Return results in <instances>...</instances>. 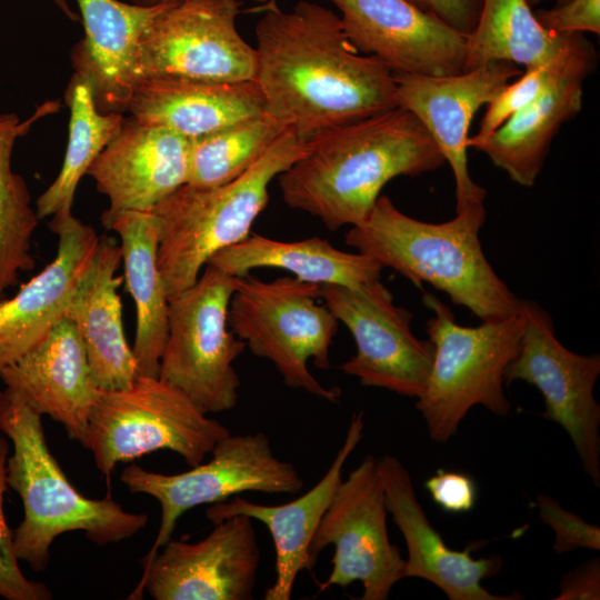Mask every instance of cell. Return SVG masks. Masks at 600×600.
<instances>
[{
	"instance_id": "cell-13",
	"label": "cell",
	"mask_w": 600,
	"mask_h": 600,
	"mask_svg": "<svg viewBox=\"0 0 600 600\" xmlns=\"http://www.w3.org/2000/svg\"><path fill=\"white\" fill-rule=\"evenodd\" d=\"M238 0H178L140 38L136 71L212 81H256L257 51L239 33Z\"/></svg>"
},
{
	"instance_id": "cell-5",
	"label": "cell",
	"mask_w": 600,
	"mask_h": 600,
	"mask_svg": "<svg viewBox=\"0 0 600 600\" xmlns=\"http://www.w3.org/2000/svg\"><path fill=\"white\" fill-rule=\"evenodd\" d=\"M293 128L234 180L211 188L182 184L153 209L158 226V266L171 298L191 287L210 258L250 234L269 201V184L306 150Z\"/></svg>"
},
{
	"instance_id": "cell-6",
	"label": "cell",
	"mask_w": 600,
	"mask_h": 600,
	"mask_svg": "<svg viewBox=\"0 0 600 600\" xmlns=\"http://www.w3.org/2000/svg\"><path fill=\"white\" fill-rule=\"evenodd\" d=\"M423 303L433 316L426 331L433 344L432 368L416 408L429 437L446 443L457 434L461 421L474 406L496 416L511 410L503 384L504 371L517 353L523 330L520 310L503 319L460 326L453 312L434 294L424 292Z\"/></svg>"
},
{
	"instance_id": "cell-7",
	"label": "cell",
	"mask_w": 600,
	"mask_h": 600,
	"mask_svg": "<svg viewBox=\"0 0 600 600\" xmlns=\"http://www.w3.org/2000/svg\"><path fill=\"white\" fill-rule=\"evenodd\" d=\"M320 300V284L293 276L264 281L248 273L236 277L228 324L254 356L274 364L286 386L338 402L340 389L324 387L308 368L310 359L322 370L330 368L339 326Z\"/></svg>"
},
{
	"instance_id": "cell-32",
	"label": "cell",
	"mask_w": 600,
	"mask_h": 600,
	"mask_svg": "<svg viewBox=\"0 0 600 600\" xmlns=\"http://www.w3.org/2000/svg\"><path fill=\"white\" fill-rule=\"evenodd\" d=\"M289 128L264 112L190 139L187 183L211 188L234 180L253 166Z\"/></svg>"
},
{
	"instance_id": "cell-25",
	"label": "cell",
	"mask_w": 600,
	"mask_h": 600,
	"mask_svg": "<svg viewBox=\"0 0 600 600\" xmlns=\"http://www.w3.org/2000/svg\"><path fill=\"white\" fill-rule=\"evenodd\" d=\"M127 110L147 124L188 139L204 136L264 113L257 81H212L173 76L138 81Z\"/></svg>"
},
{
	"instance_id": "cell-29",
	"label": "cell",
	"mask_w": 600,
	"mask_h": 600,
	"mask_svg": "<svg viewBox=\"0 0 600 600\" xmlns=\"http://www.w3.org/2000/svg\"><path fill=\"white\" fill-rule=\"evenodd\" d=\"M66 102L70 109L67 150L57 178L36 201L40 220L71 213L80 179L126 120L121 112H101L90 81L79 73L69 82Z\"/></svg>"
},
{
	"instance_id": "cell-36",
	"label": "cell",
	"mask_w": 600,
	"mask_h": 600,
	"mask_svg": "<svg viewBox=\"0 0 600 600\" xmlns=\"http://www.w3.org/2000/svg\"><path fill=\"white\" fill-rule=\"evenodd\" d=\"M540 26L554 34L600 33V0H569L534 12Z\"/></svg>"
},
{
	"instance_id": "cell-43",
	"label": "cell",
	"mask_w": 600,
	"mask_h": 600,
	"mask_svg": "<svg viewBox=\"0 0 600 600\" xmlns=\"http://www.w3.org/2000/svg\"><path fill=\"white\" fill-rule=\"evenodd\" d=\"M1 324V323H0Z\"/></svg>"
},
{
	"instance_id": "cell-40",
	"label": "cell",
	"mask_w": 600,
	"mask_h": 600,
	"mask_svg": "<svg viewBox=\"0 0 600 600\" xmlns=\"http://www.w3.org/2000/svg\"><path fill=\"white\" fill-rule=\"evenodd\" d=\"M58 8L71 20L76 21L78 20V16L72 11V9L68 6L66 0H51Z\"/></svg>"
},
{
	"instance_id": "cell-33",
	"label": "cell",
	"mask_w": 600,
	"mask_h": 600,
	"mask_svg": "<svg viewBox=\"0 0 600 600\" xmlns=\"http://www.w3.org/2000/svg\"><path fill=\"white\" fill-rule=\"evenodd\" d=\"M581 33L564 34L558 52L544 63L526 69L512 83H508L488 104L478 132L469 138L474 147L493 133L512 114L538 99L561 74Z\"/></svg>"
},
{
	"instance_id": "cell-16",
	"label": "cell",
	"mask_w": 600,
	"mask_h": 600,
	"mask_svg": "<svg viewBox=\"0 0 600 600\" xmlns=\"http://www.w3.org/2000/svg\"><path fill=\"white\" fill-rule=\"evenodd\" d=\"M521 74L518 64L497 60L453 76L393 73L396 102L428 130L454 179L456 210L483 202L487 191L468 170L469 129L478 110L489 104L509 81Z\"/></svg>"
},
{
	"instance_id": "cell-39",
	"label": "cell",
	"mask_w": 600,
	"mask_h": 600,
	"mask_svg": "<svg viewBox=\"0 0 600 600\" xmlns=\"http://www.w3.org/2000/svg\"><path fill=\"white\" fill-rule=\"evenodd\" d=\"M556 600H599L600 558H592L568 571L560 580Z\"/></svg>"
},
{
	"instance_id": "cell-8",
	"label": "cell",
	"mask_w": 600,
	"mask_h": 600,
	"mask_svg": "<svg viewBox=\"0 0 600 600\" xmlns=\"http://www.w3.org/2000/svg\"><path fill=\"white\" fill-rule=\"evenodd\" d=\"M229 433L177 388L139 376L128 388L99 390L81 444L109 477L119 462L162 449L197 466Z\"/></svg>"
},
{
	"instance_id": "cell-4",
	"label": "cell",
	"mask_w": 600,
	"mask_h": 600,
	"mask_svg": "<svg viewBox=\"0 0 600 600\" xmlns=\"http://www.w3.org/2000/svg\"><path fill=\"white\" fill-rule=\"evenodd\" d=\"M0 431L13 444L7 484L23 506V520L13 532L14 550L33 570L47 568L50 547L64 532L80 530L104 546L128 539L147 524L146 513L127 512L110 496H82L51 454L41 416L6 390L0 391Z\"/></svg>"
},
{
	"instance_id": "cell-3",
	"label": "cell",
	"mask_w": 600,
	"mask_h": 600,
	"mask_svg": "<svg viewBox=\"0 0 600 600\" xmlns=\"http://www.w3.org/2000/svg\"><path fill=\"white\" fill-rule=\"evenodd\" d=\"M484 221L483 202L456 210L449 221L431 223L407 216L380 194L366 220L350 227L344 241L382 268L393 269L419 288L429 283L481 321H490L517 314L521 299L483 253L479 234Z\"/></svg>"
},
{
	"instance_id": "cell-35",
	"label": "cell",
	"mask_w": 600,
	"mask_h": 600,
	"mask_svg": "<svg viewBox=\"0 0 600 600\" xmlns=\"http://www.w3.org/2000/svg\"><path fill=\"white\" fill-rule=\"evenodd\" d=\"M537 507L541 521L554 532L553 550L557 553L577 549L600 550V528L587 522L579 514L563 509L553 498L539 494Z\"/></svg>"
},
{
	"instance_id": "cell-18",
	"label": "cell",
	"mask_w": 600,
	"mask_h": 600,
	"mask_svg": "<svg viewBox=\"0 0 600 600\" xmlns=\"http://www.w3.org/2000/svg\"><path fill=\"white\" fill-rule=\"evenodd\" d=\"M386 504L406 541L404 578H419L438 587L450 600H514L517 594L499 596L483 588L503 561L498 554L473 558V543L464 550L447 546L420 504L411 476L391 454L378 460Z\"/></svg>"
},
{
	"instance_id": "cell-9",
	"label": "cell",
	"mask_w": 600,
	"mask_h": 600,
	"mask_svg": "<svg viewBox=\"0 0 600 600\" xmlns=\"http://www.w3.org/2000/svg\"><path fill=\"white\" fill-rule=\"evenodd\" d=\"M236 277L207 264L197 281L169 298L168 336L158 378L202 412L231 410L240 379L233 367L246 343L229 328Z\"/></svg>"
},
{
	"instance_id": "cell-2",
	"label": "cell",
	"mask_w": 600,
	"mask_h": 600,
	"mask_svg": "<svg viewBox=\"0 0 600 600\" xmlns=\"http://www.w3.org/2000/svg\"><path fill=\"white\" fill-rule=\"evenodd\" d=\"M444 163L419 119L396 107L313 133L278 182L289 208L334 231L366 220L391 179L420 176Z\"/></svg>"
},
{
	"instance_id": "cell-19",
	"label": "cell",
	"mask_w": 600,
	"mask_h": 600,
	"mask_svg": "<svg viewBox=\"0 0 600 600\" xmlns=\"http://www.w3.org/2000/svg\"><path fill=\"white\" fill-rule=\"evenodd\" d=\"M49 228L58 237L56 257L13 298L0 303V371L67 317L98 250L96 230L72 212L52 217Z\"/></svg>"
},
{
	"instance_id": "cell-37",
	"label": "cell",
	"mask_w": 600,
	"mask_h": 600,
	"mask_svg": "<svg viewBox=\"0 0 600 600\" xmlns=\"http://www.w3.org/2000/svg\"><path fill=\"white\" fill-rule=\"evenodd\" d=\"M431 500L448 513H463L473 509L477 484L467 473L439 469L424 482Z\"/></svg>"
},
{
	"instance_id": "cell-27",
	"label": "cell",
	"mask_w": 600,
	"mask_h": 600,
	"mask_svg": "<svg viewBox=\"0 0 600 600\" xmlns=\"http://www.w3.org/2000/svg\"><path fill=\"white\" fill-rule=\"evenodd\" d=\"M101 223L120 239L126 284L136 306L132 352L138 373L158 377L168 336L169 297L158 266V220L150 211L101 214Z\"/></svg>"
},
{
	"instance_id": "cell-15",
	"label": "cell",
	"mask_w": 600,
	"mask_h": 600,
	"mask_svg": "<svg viewBox=\"0 0 600 600\" xmlns=\"http://www.w3.org/2000/svg\"><path fill=\"white\" fill-rule=\"evenodd\" d=\"M143 562L129 599L143 591L156 600H250L261 552L252 519L233 516L214 523L200 541L169 540Z\"/></svg>"
},
{
	"instance_id": "cell-30",
	"label": "cell",
	"mask_w": 600,
	"mask_h": 600,
	"mask_svg": "<svg viewBox=\"0 0 600 600\" xmlns=\"http://www.w3.org/2000/svg\"><path fill=\"white\" fill-rule=\"evenodd\" d=\"M58 108L59 103L49 101L23 121L12 112L0 114V303L19 273L34 267L31 238L40 220L24 179L12 170L13 147L38 119Z\"/></svg>"
},
{
	"instance_id": "cell-14",
	"label": "cell",
	"mask_w": 600,
	"mask_h": 600,
	"mask_svg": "<svg viewBox=\"0 0 600 600\" xmlns=\"http://www.w3.org/2000/svg\"><path fill=\"white\" fill-rule=\"evenodd\" d=\"M320 298L350 331L356 353L340 366L364 387L418 399L432 368L434 349L411 330L412 313L393 302L379 280L350 288L320 286Z\"/></svg>"
},
{
	"instance_id": "cell-11",
	"label": "cell",
	"mask_w": 600,
	"mask_h": 600,
	"mask_svg": "<svg viewBox=\"0 0 600 600\" xmlns=\"http://www.w3.org/2000/svg\"><path fill=\"white\" fill-rule=\"evenodd\" d=\"M387 512L378 459L369 453L341 480L310 543L314 564L327 546L334 547L331 572L319 592L359 581L361 600L389 598L404 578V559L389 539Z\"/></svg>"
},
{
	"instance_id": "cell-34",
	"label": "cell",
	"mask_w": 600,
	"mask_h": 600,
	"mask_svg": "<svg viewBox=\"0 0 600 600\" xmlns=\"http://www.w3.org/2000/svg\"><path fill=\"white\" fill-rule=\"evenodd\" d=\"M9 446L0 436V596L8 600H49L51 592L46 584L24 577L18 564L13 533L8 527L3 511L7 490V459Z\"/></svg>"
},
{
	"instance_id": "cell-42",
	"label": "cell",
	"mask_w": 600,
	"mask_h": 600,
	"mask_svg": "<svg viewBox=\"0 0 600 600\" xmlns=\"http://www.w3.org/2000/svg\"><path fill=\"white\" fill-rule=\"evenodd\" d=\"M542 1H546V0H527V2L529 3L530 7L536 6V4H538V3L542 2ZM567 1H569V0H554L556 4H561V3H564Z\"/></svg>"
},
{
	"instance_id": "cell-17",
	"label": "cell",
	"mask_w": 600,
	"mask_h": 600,
	"mask_svg": "<svg viewBox=\"0 0 600 600\" xmlns=\"http://www.w3.org/2000/svg\"><path fill=\"white\" fill-rule=\"evenodd\" d=\"M341 16L353 47L393 73L453 76L464 72L467 36L407 0H327Z\"/></svg>"
},
{
	"instance_id": "cell-26",
	"label": "cell",
	"mask_w": 600,
	"mask_h": 600,
	"mask_svg": "<svg viewBox=\"0 0 600 600\" xmlns=\"http://www.w3.org/2000/svg\"><path fill=\"white\" fill-rule=\"evenodd\" d=\"M122 261L120 244L100 237L93 261L77 288L67 317L82 339L91 377L100 390H121L139 377L122 323V303L118 293L121 278L116 272Z\"/></svg>"
},
{
	"instance_id": "cell-21",
	"label": "cell",
	"mask_w": 600,
	"mask_h": 600,
	"mask_svg": "<svg viewBox=\"0 0 600 600\" xmlns=\"http://www.w3.org/2000/svg\"><path fill=\"white\" fill-rule=\"evenodd\" d=\"M6 391L60 422L82 443L99 390L80 333L68 317L0 371Z\"/></svg>"
},
{
	"instance_id": "cell-1",
	"label": "cell",
	"mask_w": 600,
	"mask_h": 600,
	"mask_svg": "<svg viewBox=\"0 0 600 600\" xmlns=\"http://www.w3.org/2000/svg\"><path fill=\"white\" fill-rule=\"evenodd\" d=\"M256 81L266 113L302 138L393 109V72L360 54L331 9L301 0L269 2L256 26Z\"/></svg>"
},
{
	"instance_id": "cell-23",
	"label": "cell",
	"mask_w": 600,
	"mask_h": 600,
	"mask_svg": "<svg viewBox=\"0 0 600 600\" xmlns=\"http://www.w3.org/2000/svg\"><path fill=\"white\" fill-rule=\"evenodd\" d=\"M594 47L581 33L561 74L533 102L474 146L523 187L534 184L553 138L582 107V84L596 68Z\"/></svg>"
},
{
	"instance_id": "cell-12",
	"label": "cell",
	"mask_w": 600,
	"mask_h": 600,
	"mask_svg": "<svg viewBox=\"0 0 600 600\" xmlns=\"http://www.w3.org/2000/svg\"><path fill=\"white\" fill-rule=\"evenodd\" d=\"M523 330L504 383L534 386L544 401L542 418L568 433L586 474L600 487V406L593 389L600 374L599 354H580L556 337L552 318L537 302L522 300Z\"/></svg>"
},
{
	"instance_id": "cell-24",
	"label": "cell",
	"mask_w": 600,
	"mask_h": 600,
	"mask_svg": "<svg viewBox=\"0 0 600 600\" xmlns=\"http://www.w3.org/2000/svg\"><path fill=\"white\" fill-rule=\"evenodd\" d=\"M77 2L84 38L73 50L76 73L90 81L97 108L101 112H122L127 110L138 83L136 61L140 38L169 2Z\"/></svg>"
},
{
	"instance_id": "cell-20",
	"label": "cell",
	"mask_w": 600,
	"mask_h": 600,
	"mask_svg": "<svg viewBox=\"0 0 600 600\" xmlns=\"http://www.w3.org/2000/svg\"><path fill=\"white\" fill-rule=\"evenodd\" d=\"M189 144L168 128L126 119L87 172L109 201L103 213L150 211L187 183Z\"/></svg>"
},
{
	"instance_id": "cell-10",
	"label": "cell",
	"mask_w": 600,
	"mask_h": 600,
	"mask_svg": "<svg viewBox=\"0 0 600 600\" xmlns=\"http://www.w3.org/2000/svg\"><path fill=\"white\" fill-rule=\"evenodd\" d=\"M210 453L208 462L181 473L151 472L134 463L121 472L120 479L130 492L149 494L161 507L159 531L142 563L171 539L178 519L189 509L223 502L247 491L292 494L304 486L298 469L274 456L262 432L229 433Z\"/></svg>"
},
{
	"instance_id": "cell-41",
	"label": "cell",
	"mask_w": 600,
	"mask_h": 600,
	"mask_svg": "<svg viewBox=\"0 0 600 600\" xmlns=\"http://www.w3.org/2000/svg\"><path fill=\"white\" fill-rule=\"evenodd\" d=\"M133 1L134 3H139V4H157V3H162V2H173L178 0H133ZM253 1L263 3V2H267L268 0H253Z\"/></svg>"
},
{
	"instance_id": "cell-28",
	"label": "cell",
	"mask_w": 600,
	"mask_h": 600,
	"mask_svg": "<svg viewBox=\"0 0 600 600\" xmlns=\"http://www.w3.org/2000/svg\"><path fill=\"white\" fill-rule=\"evenodd\" d=\"M208 263L232 277L258 268H277L306 282L350 288L379 280L383 269L373 259L337 249L320 237L279 241L258 233L220 250Z\"/></svg>"
},
{
	"instance_id": "cell-22",
	"label": "cell",
	"mask_w": 600,
	"mask_h": 600,
	"mask_svg": "<svg viewBox=\"0 0 600 600\" xmlns=\"http://www.w3.org/2000/svg\"><path fill=\"white\" fill-rule=\"evenodd\" d=\"M363 411H357L323 477L297 499L278 506H266L236 496L206 509V516L213 524L229 517L246 516L268 528L276 551V578L266 590L263 599H291L298 574L313 569L310 543L342 480V470L349 456L363 438Z\"/></svg>"
},
{
	"instance_id": "cell-38",
	"label": "cell",
	"mask_w": 600,
	"mask_h": 600,
	"mask_svg": "<svg viewBox=\"0 0 600 600\" xmlns=\"http://www.w3.org/2000/svg\"><path fill=\"white\" fill-rule=\"evenodd\" d=\"M451 28L469 36L479 18L482 0H407Z\"/></svg>"
},
{
	"instance_id": "cell-31",
	"label": "cell",
	"mask_w": 600,
	"mask_h": 600,
	"mask_svg": "<svg viewBox=\"0 0 600 600\" xmlns=\"http://www.w3.org/2000/svg\"><path fill=\"white\" fill-rule=\"evenodd\" d=\"M563 39L540 26L527 0H482L478 22L467 36L464 71L497 60L536 67L552 58Z\"/></svg>"
}]
</instances>
